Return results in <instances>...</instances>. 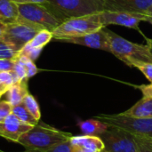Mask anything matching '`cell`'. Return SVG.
I'll return each mask as SVG.
<instances>
[{"label": "cell", "mask_w": 152, "mask_h": 152, "mask_svg": "<svg viewBox=\"0 0 152 152\" xmlns=\"http://www.w3.org/2000/svg\"><path fill=\"white\" fill-rule=\"evenodd\" d=\"M4 28H5V24H4V23L0 22V38H1V37L3 36V33H4Z\"/></svg>", "instance_id": "obj_34"}, {"label": "cell", "mask_w": 152, "mask_h": 152, "mask_svg": "<svg viewBox=\"0 0 152 152\" xmlns=\"http://www.w3.org/2000/svg\"><path fill=\"white\" fill-rule=\"evenodd\" d=\"M15 60H12V59H0V72L12 71L13 69V67H14Z\"/></svg>", "instance_id": "obj_29"}, {"label": "cell", "mask_w": 152, "mask_h": 152, "mask_svg": "<svg viewBox=\"0 0 152 152\" xmlns=\"http://www.w3.org/2000/svg\"><path fill=\"white\" fill-rule=\"evenodd\" d=\"M142 93V98L121 115L132 118H152V84L138 87Z\"/></svg>", "instance_id": "obj_11"}, {"label": "cell", "mask_w": 152, "mask_h": 152, "mask_svg": "<svg viewBox=\"0 0 152 152\" xmlns=\"http://www.w3.org/2000/svg\"><path fill=\"white\" fill-rule=\"evenodd\" d=\"M32 127V126L21 122L16 116L11 113L6 118L0 121V136L8 141L18 142L20 136Z\"/></svg>", "instance_id": "obj_10"}, {"label": "cell", "mask_w": 152, "mask_h": 152, "mask_svg": "<svg viewBox=\"0 0 152 152\" xmlns=\"http://www.w3.org/2000/svg\"><path fill=\"white\" fill-rule=\"evenodd\" d=\"M110 41V53L117 58L124 61L131 67V64L135 61L152 63V54L150 47L146 45H138L111 30L107 29Z\"/></svg>", "instance_id": "obj_3"}, {"label": "cell", "mask_w": 152, "mask_h": 152, "mask_svg": "<svg viewBox=\"0 0 152 152\" xmlns=\"http://www.w3.org/2000/svg\"><path fill=\"white\" fill-rule=\"evenodd\" d=\"M18 20L34 25L40 29H47L53 32L63 22L45 4H18Z\"/></svg>", "instance_id": "obj_5"}, {"label": "cell", "mask_w": 152, "mask_h": 152, "mask_svg": "<svg viewBox=\"0 0 152 152\" xmlns=\"http://www.w3.org/2000/svg\"><path fill=\"white\" fill-rule=\"evenodd\" d=\"M106 28L100 17V12L70 18L61 23L53 31V38L61 41L64 38L85 36Z\"/></svg>", "instance_id": "obj_4"}, {"label": "cell", "mask_w": 152, "mask_h": 152, "mask_svg": "<svg viewBox=\"0 0 152 152\" xmlns=\"http://www.w3.org/2000/svg\"><path fill=\"white\" fill-rule=\"evenodd\" d=\"M17 4H45L47 0H12Z\"/></svg>", "instance_id": "obj_30"}, {"label": "cell", "mask_w": 152, "mask_h": 152, "mask_svg": "<svg viewBox=\"0 0 152 152\" xmlns=\"http://www.w3.org/2000/svg\"><path fill=\"white\" fill-rule=\"evenodd\" d=\"M22 103L24 104L26 109L36 118V119H37L39 121L40 118H41V111H40V108H39L38 102L35 99V97L32 94H28L24 98Z\"/></svg>", "instance_id": "obj_20"}, {"label": "cell", "mask_w": 152, "mask_h": 152, "mask_svg": "<svg viewBox=\"0 0 152 152\" xmlns=\"http://www.w3.org/2000/svg\"><path fill=\"white\" fill-rule=\"evenodd\" d=\"M132 134L135 140L138 152H152V138H148L140 134Z\"/></svg>", "instance_id": "obj_21"}, {"label": "cell", "mask_w": 152, "mask_h": 152, "mask_svg": "<svg viewBox=\"0 0 152 152\" xmlns=\"http://www.w3.org/2000/svg\"><path fill=\"white\" fill-rule=\"evenodd\" d=\"M45 4L62 21L105 10L104 0H47Z\"/></svg>", "instance_id": "obj_2"}, {"label": "cell", "mask_w": 152, "mask_h": 152, "mask_svg": "<svg viewBox=\"0 0 152 152\" xmlns=\"http://www.w3.org/2000/svg\"><path fill=\"white\" fill-rule=\"evenodd\" d=\"M72 134L49 125L39 123L25 133L19 139L18 143L28 151H45L57 144L70 141Z\"/></svg>", "instance_id": "obj_1"}, {"label": "cell", "mask_w": 152, "mask_h": 152, "mask_svg": "<svg viewBox=\"0 0 152 152\" xmlns=\"http://www.w3.org/2000/svg\"><path fill=\"white\" fill-rule=\"evenodd\" d=\"M104 2L107 11L141 14H145L152 5V0H104Z\"/></svg>", "instance_id": "obj_12"}, {"label": "cell", "mask_w": 152, "mask_h": 152, "mask_svg": "<svg viewBox=\"0 0 152 152\" xmlns=\"http://www.w3.org/2000/svg\"><path fill=\"white\" fill-rule=\"evenodd\" d=\"M72 145L84 147L93 152H102L105 150V144L100 136L95 135H80L72 136L70 139Z\"/></svg>", "instance_id": "obj_14"}, {"label": "cell", "mask_w": 152, "mask_h": 152, "mask_svg": "<svg viewBox=\"0 0 152 152\" xmlns=\"http://www.w3.org/2000/svg\"><path fill=\"white\" fill-rule=\"evenodd\" d=\"M77 126L79 127L81 133L84 135L95 136H101L110 128V126L107 124L97 118H91L84 121H79L77 123Z\"/></svg>", "instance_id": "obj_15"}, {"label": "cell", "mask_w": 152, "mask_h": 152, "mask_svg": "<svg viewBox=\"0 0 152 152\" xmlns=\"http://www.w3.org/2000/svg\"><path fill=\"white\" fill-rule=\"evenodd\" d=\"M53 38V32L47 29L39 30L36 36L28 42L33 47L43 49Z\"/></svg>", "instance_id": "obj_19"}, {"label": "cell", "mask_w": 152, "mask_h": 152, "mask_svg": "<svg viewBox=\"0 0 152 152\" xmlns=\"http://www.w3.org/2000/svg\"><path fill=\"white\" fill-rule=\"evenodd\" d=\"M18 18V4L12 0H0V22L6 25L16 22Z\"/></svg>", "instance_id": "obj_16"}, {"label": "cell", "mask_w": 152, "mask_h": 152, "mask_svg": "<svg viewBox=\"0 0 152 152\" xmlns=\"http://www.w3.org/2000/svg\"><path fill=\"white\" fill-rule=\"evenodd\" d=\"M19 56V52L12 49L7 44L0 39V59L15 60Z\"/></svg>", "instance_id": "obj_24"}, {"label": "cell", "mask_w": 152, "mask_h": 152, "mask_svg": "<svg viewBox=\"0 0 152 152\" xmlns=\"http://www.w3.org/2000/svg\"><path fill=\"white\" fill-rule=\"evenodd\" d=\"M72 145V144H71ZM72 152H93L84 147L77 146V145H72Z\"/></svg>", "instance_id": "obj_31"}, {"label": "cell", "mask_w": 152, "mask_h": 152, "mask_svg": "<svg viewBox=\"0 0 152 152\" xmlns=\"http://www.w3.org/2000/svg\"><path fill=\"white\" fill-rule=\"evenodd\" d=\"M115 134L119 142L122 152H138L135 140L132 134L118 128H114Z\"/></svg>", "instance_id": "obj_17"}, {"label": "cell", "mask_w": 152, "mask_h": 152, "mask_svg": "<svg viewBox=\"0 0 152 152\" xmlns=\"http://www.w3.org/2000/svg\"><path fill=\"white\" fill-rule=\"evenodd\" d=\"M0 152H5V151H2V150H0Z\"/></svg>", "instance_id": "obj_39"}, {"label": "cell", "mask_w": 152, "mask_h": 152, "mask_svg": "<svg viewBox=\"0 0 152 152\" xmlns=\"http://www.w3.org/2000/svg\"><path fill=\"white\" fill-rule=\"evenodd\" d=\"M95 118L110 127L125 130L128 133L152 138V118H132L119 114H100Z\"/></svg>", "instance_id": "obj_6"}, {"label": "cell", "mask_w": 152, "mask_h": 152, "mask_svg": "<svg viewBox=\"0 0 152 152\" xmlns=\"http://www.w3.org/2000/svg\"><path fill=\"white\" fill-rule=\"evenodd\" d=\"M131 67H134L138 69L145 76V77L151 82V84H152V63L135 61L131 64Z\"/></svg>", "instance_id": "obj_25"}, {"label": "cell", "mask_w": 152, "mask_h": 152, "mask_svg": "<svg viewBox=\"0 0 152 152\" xmlns=\"http://www.w3.org/2000/svg\"><path fill=\"white\" fill-rule=\"evenodd\" d=\"M12 71L16 74L19 80H25V79L28 80V78L27 77L25 67H24L23 63L20 61H19L18 59L15 60V63H14V67H13Z\"/></svg>", "instance_id": "obj_27"}, {"label": "cell", "mask_w": 152, "mask_h": 152, "mask_svg": "<svg viewBox=\"0 0 152 152\" xmlns=\"http://www.w3.org/2000/svg\"><path fill=\"white\" fill-rule=\"evenodd\" d=\"M105 28H102L96 32L85 35V36L64 38L61 41L80 45H84V46L94 48V49H100V50H103V51L110 53V41L107 29Z\"/></svg>", "instance_id": "obj_9"}, {"label": "cell", "mask_w": 152, "mask_h": 152, "mask_svg": "<svg viewBox=\"0 0 152 152\" xmlns=\"http://www.w3.org/2000/svg\"><path fill=\"white\" fill-rule=\"evenodd\" d=\"M17 59L23 63V65L25 67V69H26V74H27V77L28 78H30V77H34L39 71L37 67L34 63V61L29 60V59H28L27 57L19 55Z\"/></svg>", "instance_id": "obj_23"}, {"label": "cell", "mask_w": 152, "mask_h": 152, "mask_svg": "<svg viewBox=\"0 0 152 152\" xmlns=\"http://www.w3.org/2000/svg\"><path fill=\"white\" fill-rule=\"evenodd\" d=\"M42 50H43V49L33 47L29 43H28V44H26V45L21 48V50L19 52V55L25 56V57H27L28 59H29V60H31V61H36V60L39 57V55H40Z\"/></svg>", "instance_id": "obj_22"}, {"label": "cell", "mask_w": 152, "mask_h": 152, "mask_svg": "<svg viewBox=\"0 0 152 152\" xmlns=\"http://www.w3.org/2000/svg\"><path fill=\"white\" fill-rule=\"evenodd\" d=\"M145 39H146V42H147V45L150 47V50H151L152 54V39L151 38H147V37Z\"/></svg>", "instance_id": "obj_33"}, {"label": "cell", "mask_w": 152, "mask_h": 152, "mask_svg": "<svg viewBox=\"0 0 152 152\" xmlns=\"http://www.w3.org/2000/svg\"><path fill=\"white\" fill-rule=\"evenodd\" d=\"M102 152H108V151H107L106 150H103V151H102Z\"/></svg>", "instance_id": "obj_38"}, {"label": "cell", "mask_w": 152, "mask_h": 152, "mask_svg": "<svg viewBox=\"0 0 152 152\" xmlns=\"http://www.w3.org/2000/svg\"><path fill=\"white\" fill-rule=\"evenodd\" d=\"M145 15H148V16H152V5L147 10V12H146V13H145Z\"/></svg>", "instance_id": "obj_35"}, {"label": "cell", "mask_w": 152, "mask_h": 152, "mask_svg": "<svg viewBox=\"0 0 152 152\" xmlns=\"http://www.w3.org/2000/svg\"><path fill=\"white\" fill-rule=\"evenodd\" d=\"M8 89H9V88H8L6 86H4V85L1 82V80H0V92H2V93L5 94V93H6V91H7Z\"/></svg>", "instance_id": "obj_32"}, {"label": "cell", "mask_w": 152, "mask_h": 152, "mask_svg": "<svg viewBox=\"0 0 152 152\" xmlns=\"http://www.w3.org/2000/svg\"><path fill=\"white\" fill-rule=\"evenodd\" d=\"M28 79L20 80L12 86L6 91L5 94V101H7L12 107L22 103L24 98L28 94Z\"/></svg>", "instance_id": "obj_13"}, {"label": "cell", "mask_w": 152, "mask_h": 152, "mask_svg": "<svg viewBox=\"0 0 152 152\" xmlns=\"http://www.w3.org/2000/svg\"><path fill=\"white\" fill-rule=\"evenodd\" d=\"M25 152H34V151H26ZM41 152H72V145H71V142L70 141H68V142H62V143H60V144H57L45 151Z\"/></svg>", "instance_id": "obj_26"}, {"label": "cell", "mask_w": 152, "mask_h": 152, "mask_svg": "<svg viewBox=\"0 0 152 152\" xmlns=\"http://www.w3.org/2000/svg\"><path fill=\"white\" fill-rule=\"evenodd\" d=\"M12 106L7 101H0V121L6 118L12 113Z\"/></svg>", "instance_id": "obj_28"}, {"label": "cell", "mask_w": 152, "mask_h": 152, "mask_svg": "<svg viewBox=\"0 0 152 152\" xmlns=\"http://www.w3.org/2000/svg\"><path fill=\"white\" fill-rule=\"evenodd\" d=\"M12 113L16 116L21 122L35 126L36 125L38 124V120L36 119V118L26 109V107L24 106L23 103H20L19 105H16L14 107H12Z\"/></svg>", "instance_id": "obj_18"}, {"label": "cell", "mask_w": 152, "mask_h": 152, "mask_svg": "<svg viewBox=\"0 0 152 152\" xmlns=\"http://www.w3.org/2000/svg\"><path fill=\"white\" fill-rule=\"evenodd\" d=\"M39 30L41 29L34 25L18 20L5 25L3 36L0 39L14 51L20 52Z\"/></svg>", "instance_id": "obj_7"}, {"label": "cell", "mask_w": 152, "mask_h": 152, "mask_svg": "<svg viewBox=\"0 0 152 152\" xmlns=\"http://www.w3.org/2000/svg\"><path fill=\"white\" fill-rule=\"evenodd\" d=\"M145 21H147V22L151 23V24L152 25V16H148V15H146V19H145Z\"/></svg>", "instance_id": "obj_36"}, {"label": "cell", "mask_w": 152, "mask_h": 152, "mask_svg": "<svg viewBox=\"0 0 152 152\" xmlns=\"http://www.w3.org/2000/svg\"><path fill=\"white\" fill-rule=\"evenodd\" d=\"M4 94V93H2V92H0V99H1V97H2V96H3Z\"/></svg>", "instance_id": "obj_37"}, {"label": "cell", "mask_w": 152, "mask_h": 152, "mask_svg": "<svg viewBox=\"0 0 152 152\" xmlns=\"http://www.w3.org/2000/svg\"><path fill=\"white\" fill-rule=\"evenodd\" d=\"M100 17L102 24L105 27L113 24L124 26L134 29H139V24L142 21H145L146 19L145 14L126 12H113L107 10L101 12Z\"/></svg>", "instance_id": "obj_8"}]
</instances>
